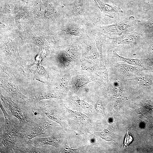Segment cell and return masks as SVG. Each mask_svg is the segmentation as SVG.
<instances>
[{
    "instance_id": "2",
    "label": "cell",
    "mask_w": 153,
    "mask_h": 153,
    "mask_svg": "<svg viewBox=\"0 0 153 153\" xmlns=\"http://www.w3.org/2000/svg\"><path fill=\"white\" fill-rule=\"evenodd\" d=\"M1 98L6 109L10 110L12 115L19 120L21 124H26L29 121V119L23 109L12 100L1 95Z\"/></svg>"
},
{
    "instance_id": "17",
    "label": "cell",
    "mask_w": 153,
    "mask_h": 153,
    "mask_svg": "<svg viewBox=\"0 0 153 153\" xmlns=\"http://www.w3.org/2000/svg\"><path fill=\"white\" fill-rule=\"evenodd\" d=\"M77 149H73L69 147L67 144L66 143L60 152L62 153H74L76 152Z\"/></svg>"
},
{
    "instance_id": "3",
    "label": "cell",
    "mask_w": 153,
    "mask_h": 153,
    "mask_svg": "<svg viewBox=\"0 0 153 153\" xmlns=\"http://www.w3.org/2000/svg\"><path fill=\"white\" fill-rule=\"evenodd\" d=\"M140 36L139 33L131 31L125 33L119 37L115 38L107 37V39L114 44L124 45L133 43L139 38Z\"/></svg>"
},
{
    "instance_id": "6",
    "label": "cell",
    "mask_w": 153,
    "mask_h": 153,
    "mask_svg": "<svg viewBox=\"0 0 153 153\" xmlns=\"http://www.w3.org/2000/svg\"><path fill=\"white\" fill-rule=\"evenodd\" d=\"M47 123L35 124L30 128L26 132L25 137L28 140H31L37 136L44 134V131L51 126Z\"/></svg>"
},
{
    "instance_id": "1",
    "label": "cell",
    "mask_w": 153,
    "mask_h": 153,
    "mask_svg": "<svg viewBox=\"0 0 153 153\" xmlns=\"http://www.w3.org/2000/svg\"><path fill=\"white\" fill-rule=\"evenodd\" d=\"M139 22V21L131 16L114 24L100 27L99 30L107 35H121L125 33L132 31Z\"/></svg>"
},
{
    "instance_id": "9",
    "label": "cell",
    "mask_w": 153,
    "mask_h": 153,
    "mask_svg": "<svg viewBox=\"0 0 153 153\" xmlns=\"http://www.w3.org/2000/svg\"><path fill=\"white\" fill-rule=\"evenodd\" d=\"M113 55L118 60L124 61L130 64L139 65L141 63V61L139 59L129 58L123 57L119 55L115 51L113 52Z\"/></svg>"
},
{
    "instance_id": "13",
    "label": "cell",
    "mask_w": 153,
    "mask_h": 153,
    "mask_svg": "<svg viewBox=\"0 0 153 153\" xmlns=\"http://www.w3.org/2000/svg\"><path fill=\"white\" fill-rule=\"evenodd\" d=\"M68 112L73 117L83 120H88L89 118L82 113L76 111H73L66 107Z\"/></svg>"
},
{
    "instance_id": "10",
    "label": "cell",
    "mask_w": 153,
    "mask_h": 153,
    "mask_svg": "<svg viewBox=\"0 0 153 153\" xmlns=\"http://www.w3.org/2000/svg\"><path fill=\"white\" fill-rule=\"evenodd\" d=\"M64 31L67 33L76 36H79L81 34V31L78 26L75 25L70 24L67 26Z\"/></svg>"
},
{
    "instance_id": "4",
    "label": "cell",
    "mask_w": 153,
    "mask_h": 153,
    "mask_svg": "<svg viewBox=\"0 0 153 153\" xmlns=\"http://www.w3.org/2000/svg\"><path fill=\"white\" fill-rule=\"evenodd\" d=\"M60 138V135L53 134L47 137L35 138L31 141V143L36 146L46 145L57 147Z\"/></svg>"
},
{
    "instance_id": "14",
    "label": "cell",
    "mask_w": 153,
    "mask_h": 153,
    "mask_svg": "<svg viewBox=\"0 0 153 153\" xmlns=\"http://www.w3.org/2000/svg\"><path fill=\"white\" fill-rule=\"evenodd\" d=\"M137 82L138 84L143 86H148L152 84V82L149 78L146 77H142L137 79Z\"/></svg>"
},
{
    "instance_id": "15",
    "label": "cell",
    "mask_w": 153,
    "mask_h": 153,
    "mask_svg": "<svg viewBox=\"0 0 153 153\" xmlns=\"http://www.w3.org/2000/svg\"><path fill=\"white\" fill-rule=\"evenodd\" d=\"M73 10L76 15H80L82 14L84 10L83 4L81 2H79V3H78L75 5Z\"/></svg>"
},
{
    "instance_id": "12",
    "label": "cell",
    "mask_w": 153,
    "mask_h": 153,
    "mask_svg": "<svg viewBox=\"0 0 153 153\" xmlns=\"http://www.w3.org/2000/svg\"><path fill=\"white\" fill-rule=\"evenodd\" d=\"M42 110L46 116L49 119L56 122L61 126H62L60 120L56 114L51 112L49 110L44 108H43Z\"/></svg>"
},
{
    "instance_id": "5",
    "label": "cell",
    "mask_w": 153,
    "mask_h": 153,
    "mask_svg": "<svg viewBox=\"0 0 153 153\" xmlns=\"http://www.w3.org/2000/svg\"><path fill=\"white\" fill-rule=\"evenodd\" d=\"M0 108L4 115L5 125V132L18 136L19 129L12 118L6 111L0 102Z\"/></svg>"
},
{
    "instance_id": "8",
    "label": "cell",
    "mask_w": 153,
    "mask_h": 153,
    "mask_svg": "<svg viewBox=\"0 0 153 153\" xmlns=\"http://www.w3.org/2000/svg\"><path fill=\"white\" fill-rule=\"evenodd\" d=\"M63 96L62 94L44 93L35 98L34 100V103L35 105H36L37 102L43 99L53 98L61 99Z\"/></svg>"
},
{
    "instance_id": "7",
    "label": "cell",
    "mask_w": 153,
    "mask_h": 153,
    "mask_svg": "<svg viewBox=\"0 0 153 153\" xmlns=\"http://www.w3.org/2000/svg\"><path fill=\"white\" fill-rule=\"evenodd\" d=\"M94 38L96 42L97 47L99 51L101 60L103 63L102 55V45L103 41L105 39L103 33L99 31L93 33Z\"/></svg>"
},
{
    "instance_id": "16",
    "label": "cell",
    "mask_w": 153,
    "mask_h": 153,
    "mask_svg": "<svg viewBox=\"0 0 153 153\" xmlns=\"http://www.w3.org/2000/svg\"><path fill=\"white\" fill-rule=\"evenodd\" d=\"M73 100L79 105L84 106L87 108H90L91 107L88 103L80 99L77 96H75L73 97Z\"/></svg>"
},
{
    "instance_id": "20",
    "label": "cell",
    "mask_w": 153,
    "mask_h": 153,
    "mask_svg": "<svg viewBox=\"0 0 153 153\" xmlns=\"http://www.w3.org/2000/svg\"><path fill=\"white\" fill-rule=\"evenodd\" d=\"M144 26L146 28L153 27V17L151 18L145 23Z\"/></svg>"
},
{
    "instance_id": "18",
    "label": "cell",
    "mask_w": 153,
    "mask_h": 153,
    "mask_svg": "<svg viewBox=\"0 0 153 153\" xmlns=\"http://www.w3.org/2000/svg\"><path fill=\"white\" fill-rule=\"evenodd\" d=\"M132 137L130 135L128 132L127 131L124 141V147L129 144L132 142Z\"/></svg>"
},
{
    "instance_id": "19",
    "label": "cell",
    "mask_w": 153,
    "mask_h": 153,
    "mask_svg": "<svg viewBox=\"0 0 153 153\" xmlns=\"http://www.w3.org/2000/svg\"><path fill=\"white\" fill-rule=\"evenodd\" d=\"M123 68L126 71L129 72L133 71L134 70V68L131 65L126 64H122V65Z\"/></svg>"
},
{
    "instance_id": "11",
    "label": "cell",
    "mask_w": 153,
    "mask_h": 153,
    "mask_svg": "<svg viewBox=\"0 0 153 153\" xmlns=\"http://www.w3.org/2000/svg\"><path fill=\"white\" fill-rule=\"evenodd\" d=\"M16 152L18 153H43L41 149L33 146L21 147L19 148Z\"/></svg>"
},
{
    "instance_id": "21",
    "label": "cell",
    "mask_w": 153,
    "mask_h": 153,
    "mask_svg": "<svg viewBox=\"0 0 153 153\" xmlns=\"http://www.w3.org/2000/svg\"><path fill=\"white\" fill-rule=\"evenodd\" d=\"M96 108L97 110H99L101 112H103V108L100 102H98L96 105Z\"/></svg>"
}]
</instances>
